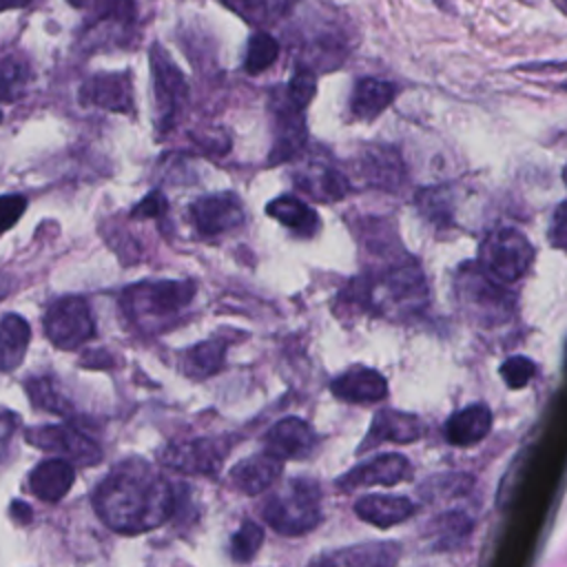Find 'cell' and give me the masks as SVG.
<instances>
[{
	"label": "cell",
	"instance_id": "obj_1",
	"mask_svg": "<svg viewBox=\"0 0 567 567\" xmlns=\"http://www.w3.org/2000/svg\"><path fill=\"white\" fill-rule=\"evenodd\" d=\"M91 503L100 520L113 532L142 534L173 516L175 489L146 461L126 458L95 485Z\"/></svg>",
	"mask_w": 567,
	"mask_h": 567
},
{
	"label": "cell",
	"instance_id": "obj_2",
	"mask_svg": "<svg viewBox=\"0 0 567 567\" xmlns=\"http://www.w3.org/2000/svg\"><path fill=\"white\" fill-rule=\"evenodd\" d=\"M430 288L419 264L410 257L381 270L354 277L341 292V301L359 312L383 317H412L427 306Z\"/></svg>",
	"mask_w": 567,
	"mask_h": 567
},
{
	"label": "cell",
	"instance_id": "obj_3",
	"mask_svg": "<svg viewBox=\"0 0 567 567\" xmlns=\"http://www.w3.org/2000/svg\"><path fill=\"white\" fill-rule=\"evenodd\" d=\"M197 286L188 279L137 281L122 290L120 308L142 330H157L173 323L195 299Z\"/></svg>",
	"mask_w": 567,
	"mask_h": 567
},
{
	"label": "cell",
	"instance_id": "obj_4",
	"mask_svg": "<svg viewBox=\"0 0 567 567\" xmlns=\"http://www.w3.org/2000/svg\"><path fill=\"white\" fill-rule=\"evenodd\" d=\"M454 297L463 315L485 328L501 326L514 315L512 286L489 275L478 259L458 266L454 275Z\"/></svg>",
	"mask_w": 567,
	"mask_h": 567
},
{
	"label": "cell",
	"instance_id": "obj_5",
	"mask_svg": "<svg viewBox=\"0 0 567 567\" xmlns=\"http://www.w3.org/2000/svg\"><path fill=\"white\" fill-rule=\"evenodd\" d=\"M261 518L268 527L286 536L308 534L323 518L319 483L308 476L288 478L264 501Z\"/></svg>",
	"mask_w": 567,
	"mask_h": 567
},
{
	"label": "cell",
	"instance_id": "obj_6",
	"mask_svg": "<svg viewBox=\"0 0 567 567\" xmlns=\"http://www.w3.org/2000/svg\"><path fill=\"white\" fill-rule=\"evenodd\" d=\"M476 259L498 281L514 286L529 272L534 264V246L523 230L503 226L483 237Z\"/></svg>",
	"mask_w": 567,
	"mask_h": 567
},
{
	"label": "cell",
	"instance_id": "obj_7",
	"mask_svg": "<svg viewBox=\"0 0 567 567\" xmlns=\"http://www.w3.org/2000/svg\"><path fill=\"white\" fill-rule=\"evenodd\" d=\"M42 328L47 339L60 350H75L95 334L91 306L78 295L53 299L44 310Z\"/></svg>",
	"mask_w": 567,
	"mask_h": 567
},
{
	"label": "cell",
	"instance_id": "obj_8",
	"mask_svg": "<svg viewBox=\"0 0 567 567\" xmlns=\"http://www.w3.org/2000/svg\"><path fill=\"white\" fill-rule=\"evenodd\" d=\"M24 439L33 447L69 458L75 465H97L102 461L100 445L73 425H64V423L35 425L24 432Z\"/></svg>",
	"mask_w": 567,
	"mask_h": 567
},
{
	"label": "cell",
	"instance_id": "obj_9",
	"mask_svg": "<svg viewBox=\"0 0 567 567\" xmlns=\"http://www.w3.org/2000/svg\"><path fill=\"white\" fill-rule=\"evenodd\" d=\"M151 73H153V91L155 104L159 115V128L166 131L182 113L188 95L186 80L173 58L166 53L164 47H151Z\"/></svg>",
	"mask_w": 567,
	"mask_h": 567
},
{
	"label": "cell",
	"instance_id": "obj_10",
	"mask_svg": "<svg viewBox=\"0 0 567 567\" xmlns=\"http://www.w3.org/2000/svg\"><path fill=\"white\" fill-rule=\"evenodd\" d=\"M226 452H228V445L219 443V439L202 436V439L166 445L159 452V463L182 474L215 476L221 470Z\"/></svg>",
	"mask_w": 567,
	"mask_h": 567
},
{
	"label": "cell",
	"instance_id": "obj_11",
	"mask_svg": "<svg viewBox=\"0 0 567 567\" xmlns=\"http://www.w3.org/2000/svg\"><path fill=\"white\" fill-rule=\"evenodd\" d=\"M188 213L193 228L202 237H219L224 233H233L246 221V213L239 197L228 190L197 197L190 204Z\"/></svg>",
	"mask_w": 567,
	"mask_h": 567
},
{
	"label": "cell",
	"instance_id": "obj_12",
	"mask_svg": "<svg viewBox=\"0 0 567 567\" xmlns=\"http://www.w3.org/2000/svg\"><path fill=\"white\" fill-rule=\"evenodd\" d=\"M412 474H414V467L408 456H403L399 452H385V454H377V456L354 465L346 474H341L337 478V485L343 492H352V489L370 487V485H396V483L408 481Z\"/></svg>",
	"mask_w": 567,
	"mask_h": 567
},
{
	"label": "cell",
	"instance_id": "obj_13",
	"mask_svg": "<svg viewBox=\"0 0 567 567\" xmlns=\"http://www.w3.org/2000/svg\"><path fill=\"white\" fill-rule=\"evenodd\" d=\"M272 113H275V144L270 151V164L292 159L306 146V122L303 111L295 109L281 91L272 95Z\"/></svg>",
	"mask_w": 567,
	"mask_h": 567
},
{
	"label": "cell",
	"instance_id": "obj_14",
	"mask_svg": "<svg viewBox=\"0 0 567 567\" xmlns=\"http://www.w3.org/2000/svg\"><path fill=\"white\" fill-rule=\"evenodd\" d=\"M80 102L115 113L133 111V84L126 71L95 73L80 86Z\"/></svg>",
	"mask_w": 567,
	"mask_h": 567
},
{
	"label": "cell",
	"instance_id": "obj_15",
	"mask_svg": "<svg viewBox=\"0 0 567 567\" xmlns=\"http://www.w3.org/2000/svg\"><path fill=\"white\" fill-rule=\"evenodd\" d=\"M266 450L279 456L281 461L288 458H306L315 452L319 436L312 425L301 416H284L264 436Z\"/></svg>",
	"mask_w": 567,
	"mask_h": 567
},
{
	"label": "cell",
	"instance_id": "obj_16",
	"mask_svg": "<svg viewBox=\"0 0 567 567\" xmlns=\"http://www.w3.org/2000/svg\"><path fill=\"white\" fill-rule=\"evenodd\" d=\"M284 472V461L264 450L248 458H241L230 470V483L246 496H259L270 489Z\"/></svg>",
	"mask_w": 567,
	"mask_h": 567
},
{
	"label": "cell",
	"instance_id": "obj_17",
	"mask_svg": "<svg viewBox=\"0 0 567 567\" xmlns=\"http://www.w3.org/2000/svg\"><path fill=\"white\" fill-rule=\"evenodd\" d=\"M330 392L348 403H377L388 396V381L374 368L352 365L330 381Z\"/></svg>",
	"mask_w": 567,
	"mask_h": 567
},
{
	"label": "cell",
	"instance_id": "obj_18",
	"mask_svg": "<svg viewBox=\"0 0 567 567\" xmlns=\"http://www.w3.org/2000/svg\"><path fill=\"white\" fill-rule=\"evenodd\" d=\"M421 434H423V425L414 414L383 408L372 416L370 430H368L359 452H365L368 447H377L388 441L390 443H412V441L421 439Z\"/></svg>",
	"mask_w": 567,
	"mask_h": 567
},
{
	"label": "cell",
	"instance_id": "obj_19",
	"mask_svg": "<svg viewBox=\"0 0 567 567\" xmlns=\"http://www.w3.org/2000/svg\"><path fill=\"white\" fill-rule=\"evenodd\" d=\"M75 483V463L62 456L40 461L29 474V489L44 503H58Z\"/></svg>",
	"mask_w": 567,
	"mask_h": 567
},
{
	"label": "cell",
	"instance_id": "obj_20",
	"mask_svg": "<svg viewBox=\"0 0 567 567\" xmlns=\"http://www.w3.org/2000/svg\"><path fill=\"white\" fill-rule=\"evenodd\" d=\"M492 421L494 416L487 403H470L447 416L443 427L445 441L456 447L476 445L489 434Z\"/></svg>",
	"mask_w": 567,
	"mask_h": 567
},
{
	"label": "cell",
	"instance_id": "obj_21",
	"mask_svg": "<svg viewBox=\"0 0 567 567\" xmlns=\"http://www.w3.org/2000/svg\"><path fill=\"white\" fill-rule=\"evenodd\" d=\"M295 184L317 202H339L350 193V179L326 162H310L295 173Z\"/></svg>",
	"mask_w": 567,
	"mask_h": 567
},
{
	"label": "cell",
	"instance_id": "obj_22",
	"mask_svg": "<svg viewBox=\"0 0 567 567\" xmlns=\"http://www.w3.org/2000/svg\"><path fill=\"white\" fill-rule=\"evenodd\" d=\"M361 175L368 184L383 188V190H396L405 182V166L396 148L392 146H368L361 155Z\"/></svg>",
	"mask_w": 567,
	"mask_h": 567
},
{
	"label": "cell",
	"instance_id": "obj_23",
	"mask_svg": "<svg viewBox=\"0 0 567 567\" xmlns=\"http://www.w3.org/2000/svg\"><path fill=\"white\" fill-rule=\"evenodd\" d=\"M414 512V501L401 494H365L354 503V514L381 529L408 520Z\"/></svg>",
	"mask_w": 567,
	"mask_h": 567
},
{
	"label": "cell",
	"instance_id": "obj_24",
	"mask_svg": "<svg viewBox=\"0 0 567 567\" xmlns=\"http://www.w3.org/2000/svg\"><path fill=\"white\" fill-rule=\"evenodd\" d=\"M396 97V84L379 78H359L350 95V113L357 120L370 122L379 117Z\"/></svg>",
	"mask_w": 567,
	"mask_h": 567
},
{
	"label": "cell",
	"instance_id": "obj_25",
	"mask_svg": "<svg viewBox=\"0 0 567 567\" xmlns=\"http://www.w3.org/2000/svg\"><path fill=\"white\" fill-rule=\"evenodd\" d=\"M266 213L299 237H315L321 228V219L317 210L310 208L297 195H279L270 199L266 204Z\"/></svg>",
	"mask_w": 567,
	"mask_h": 567
},
{
	"label": "cell",
	"instance_id": "obj_26",
	"mask_svg": "<svg viewBox=\"0 0 567 567\" xmlns=\"http://www.w3.org/2000/svg\"><path fill=\"white\" fill-rule=\"evenodd\" d=\"M226 348H228V341L219 337H210L195 343L182 357L184 374L195 381L217 374L226 363Z\"/></svg>",
	"mask_w": 567,
	"mask_h": 567
},
{
	"label": "cell",
	"instance_id": "obj_27",
	"mask_svg": "<svg viewBox=\"0 0 567 567\" xmlns=\"http://www.w3.org/2000/svg\"><path fill=\"white\" fill-rule=\"evenodd\" d=\"M401 556L396 543H363L354 547H346L339 551H330L326 556L315 558V563L328 565H394Z\"/></svg>",
	"mask_w": 567,
	"mask_h": 567
},
{
	"label": "cell",
	"instance_id": "obj_28",
	"mask_svg": "<svg viewBox=\"0 0 567 567\" xmlns=\"http://www.w3.org/2000/svg\"><path fill=\"white\" fill-rule=\"evenodd\" d=\"M31 341V328L24 317L16 312H7L0 323V357L2 372H11L24 359L27 346Z\"/></svg>",
	"mask_w": 567,
	"mask_h": 567
},
{
	"label": "cell",
	"instance_id": "obj_29",
	"mask_svg": "<svg viewBox=\"0 0 567 567\" xmlns=\"http://www.w3.org/2000/svg\"><path fill=\"white\" fill-rule=\"evenodd\" d=\"M474 529V518L463 509H447L434 518L430 525V538L434 549H456L461 547Z\"/></svg>",
	"mask_w": 567,
	"mask_h": 567
},
{
	"label": "cell",
	"instance_id": "obj_30",
	"mask_svg": "<svg viewBox=\"0 0 567 567\" xmlns=\"http://www.w3.org/2000/svg\"><path fill=\"white\" fill-rule=\"evenodd\" d=\"M219 2L228 7L233 13H237L241 20L255 27H266L284 18L295 0H219Z\"/></svg>",
	"mask_w": 567,
	"mask_h": 567
},
{
	"label": "cell",
	"instance_id": "obj_31",
	"mask_svg": "<svg viewBox=\"0 0 567 567\" xmlns=\"http://www.w3.org/2000/svg\"><path fill=\"white\" fill-rule=\"evenodd\" d=\"M416 208L419 213L436 224V226H447L452 221V213H454V193L450 186H425L416 190Z\"/></svg>",
	"mask_w": 567,
	"mask_h": 567
},
{
	"label": "cell",
	"instance_id": "obj_32",
	"mask_svg": "<svg viewBox=\"0 0 567 567\" xmlns=\"http://www.w3.org/2000/svg\"><path fill=\"white\" fill-rule=\"evenodd\" d=\"M137 20V7L135 0H104L100 2L95 16L91 22H86V31H126Z\"/></svg>",
	"mask_w": 567,
	"mask_h": 567
},
{
	"label": "cell",
	"instance_id": "obj_33",
	"mask_svg": "<svg viewBox=\"0 0 567 567\" xmlns=\"http://www.w3.org/2000/svg\"><path fill=\"white\" fill-rule=\"evenodd\" d=\"M277 55H279V42L266 31H255L246 44L244 71L250 75H257L268 66H272Z\"/></svg>",
	"mask_w": 567,
	"mask_h": 567
},
{
	"label": "cell",
	"instance_id": "obj_34",
	"mask_svg": "<svg viewBox=\"0 0 567 567\" xmlns=\"http://www.w3.org/2000/svg\"><path fill=\"white\" fill-rule=\"evenodd\" d=\"M27 394L31 399L33 405L55 412V414H71L73 405L66 401V396L62 394V390L53 383V379L49 377H33L24 383Z\"/></svg>",
	"mask_w": 567,
	"mask_h": 567
},
{
	"label": "cell",
	"instance_id": "obj_35",
	"mask_svg": "<svg viewBox=\"0 0 567 567\" xmlns=\"http://www.w3.org/2000/svg\"><path fill=\"white\" fill-rule=\"evenodd\" d=\"M261 543H264V529L255 520H244L239 529L230 536V545H228L230 558L235 563H248L255 558Z\"/></svg>",
	"mask_w": 567,
	"mask_h": 567
},
{
	"label": "cell",
	"instance_id": "obj_36",
	"mask_svg": "<svg viewBox=\"0 0 567 567\" xmlns=\"http://www.w3.org/2000/svg\"><path fill=\"white\" fill-rule=\"evenodd\" d=\"M284 97L295 106V109H306L310 104V100L315 97L317 93V75L312 69L308 66H301L292 73L290 82L281 89Z\"/></svg>",
	"mask_w": 567,
	"mask_h": 567
},
{
	"label": "cell",
	"instance_id": "obj_37",
	"mask_svg": "<svg viewBox=\"0 0 567 567\" xmlns=\"http://www.w3.org/2000/svg\"><path fill=\"white\" fill-rule=\"evenodd\" d=\"M536 363L525 354H512L501 363V379L507 388L518 390L525 388L536 377Z\"/></svg>",
	"mask_w": 567,
	"mask_h": 567
},
{
	"label": "cell",
	"instance_id": "obj_38",
	"mask_svg": "<svg viewBox=\"0 0 567 567\" xmlns=\"http://www.w3.org/2000/svg\"><path fill=\"white\" fill-rule=\"evenodd\" d=\"M29 80V66L20 58H4L2 62V97L16 100Z\"/></svg>",
	"mask_w": 567,
	"mask_h": 567
},
{
	"label": "cell",
	"instance_id": "obj_39",
	"mask_svg": "<svg viewBox=\"0 0 567 567\" xmlns=\"http://www.w3.org/2000/svg\"><path fill=\"white\" fill-rule=\"evenodd\" d=\"M547 239L551 248L567 252V199L558 202L551 210L549 226H547Z\"/></svg>",
	"mask_w": 567,
	"mask_h": 567
},
{
	"label": "cell",
	"instance_id": "obj_40",
	"mask_svg": "<svg viewBox=\"0 0 567 567\" xmlns=\"http://www.w3.org/2000/svg\"><path fill=\"white\" fill-rule=\"evenodd\" d=\"M166 208H168V202H166V197H164V193L162 190H151L142 202H137L135 206H133V213H131V217H135V219H148V217H162L164 213H166Z\"/></svg>",
	"mask_w": 567,
	"mask_h": 567
},
{
	"label": "cell",
	"instance_id": "obj_41",
	"mask_svg": "<svg viewBox=\"0 0 567 567\" xmlns=\"http://www.w3.org/2000/svg\"><path fill=\"white\" fill-rule=\"evenodd\" d=\"M0 208H2V230H9L22 217L27 208V197L20 193H7L2 195Z\"/></svg>",
	"mask_w": 567,
	"mask_h": 567
},
{
	"label": "cell",
	"instance_id": "obj_42",
	"mask_svg": "<svg viewBox=\"0 0 567 567\" xmlns=\"http://www.w3.org/2000/svg\"><path fill=\"white\" fill-rule=\"evenodd\" d=\"M525 71H545V73H554V71H567V60H551V62H534V64H525L520 66Z\"/></svg>",
	"mask_w": 567,
	"mask_h": 567
},
{
	"label": "cell",
	"instance_id": "obj_43",
	"mask_svg": "<svg viewBox=\"0 0 567 567\" xmlns=\"http://www.w3.org/2000/svg\"><path fill=\"white\" fill-rule=\"evenodd\" d=\"M11 514H13V518L18 523H29L31 520V507L27 503H22V501H13L11 503Z\"/></svg>",
	"mask_w": 567,
	"mask_h": 567
},
{
	"label": "cell",
	"instance_id": "obj_44",
	"mask_svg": "<svg viewBox=\"0 0 567 567\" xmlns=\"http://www.w3.org/2000/svg\"><path fill=\"white\" fill-rule=\"evenodd\" d=\"M31 0H2V9H20V7H27Z\"/></svg>",
	"mask_w": 567,
	"mask_h": 567
},
{
	"label": "cell",
	"instance_id": "obj_45",
	"mask_svg": "<svg viewBox=\"0 0 567 567\" xmlns=\"http://www.w3.org/2000/svg\"><path fill=\"white\" fill-rule=\"evenodd\" d=\"M556 7H558V11L560 13H565L567 16V0H551Z\"/></svg>",
	"mask_w": 567,
	"mask_h": 567
},
{
	"label": "cell",
	"instance_id": "obj_46",
	"mask_svg": "<svg viewBox=\"0 0 567 567\" xmlns=\"http://www.w3.org/2000/svg\"><path fill=\"white\" fill-rule=\"evenodd\" d=\"M69 4H73V7H78V9H82V7H86L91 0H66Z\"/></svg>",
	"mask_w": 567,
	"mask_h": 567
},
{
	"label": "cell",
	"instance_id": "obj_47",
	"mask_svg": "<svg viewBox=\"0 0 567 567\" xmlns=\"http://www.w3.org/2000/svg\"><path fill=\"white\" fill-rule=\"evenodd\" d=\"M563 182H565V186H567V164L563 166Z\"/></svg>",
	"mask_w": 567,
	"mask_h": 567
},
{
	"label": "cell",
	"instance_id": "obj_48",
	"mask_svg": "<svg viewBox=\"0 0 567 567\" xmlns=\"http://www.w3.org/2000/svg\"><path fill=\"white\" fill-rule=\"evenodd\" d=\"M565 370H567V343H565Z\"/></svg>",
	"mask_w": 567,
	"mask_h": 567
},
{
	"label": "cell",
	"instance_id": "obj_49",
	"mask_svg": "<svg viewBox=\"0 0 567 567\" xmlns=\"http://www.w3.org/2000/svg\"><path fill=\"white\" fill-rule=\"evenodd\" d=\"M560 89H563V91H567V84H563V86H560Z\"/></svg>",
	"mask_w": 567,
	"mask_h": 567
}]
</instances>
